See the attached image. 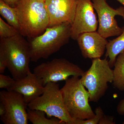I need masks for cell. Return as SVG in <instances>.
<instances>
[{
	"instance_id": "9",
	"label": "cell",
	"mask_w": 124,
	"mask_h": 124,
	"mask_svg": "<svg viewBox=\"0 0 124 124\" xmlns=\"http://www.w3.org/2000/svg\"><path fill=\"white\" fill-rule=\"evenodd\" d=\"M94 8L98 17V32L104 38L119 36L122 28L118 26L115 17L122 16L124 19V7L120 6L116 9L111 7L106 0H92Z\"/></svg>"
},
{
	"instance_id": "23",
	"label": "cell",
	"mask_w": 124,
	"mask_h": 124,
	"mask_svg": "<svg viewBox=\"0 0 124 124\" xmlns=\"http://www.w3.org/2000/svg\"><path fill=\"white\" fill-rule=\"evenodd\" d=\"M116 111L120 115H124V98L121 100L117 104Z\"/></svg>"
},
{
	"instance_id": "26",
	"label": "cell",
	"mask_w": 124,
	"mask_h": 124,
	"mask_svg": "<svg viewBox=\"0 0 124 124\" xmlns=\"http://www.w3.org/2000/svg\"><path fill=\"white\" fill-rule=\"evenodd\" d=\"M116 0L119 2L124 7V0Z\"/></svg>"
},
{
	"instance_id": "15",
	"label": "cell",
	"mask_w": 124,
	"mask_h": 124,
	"mask_svg": "<svg viewBox=\"0 0 124 124\" xmlns=\"http://www.w3.org/2000/svg\"><path fill=\"white\" fill-rule=\"evenodd\" d=\"M113 85L120 91H124V52L117 56L114 64Z\"/></svg>"
},
{
	"instance_id": "18",
	"label": "cell",
	"mask_w": 124,
	"mask_h": 124,
	"mask_svg": "<svg viewBox=\"0 0 124 124\" xmlns=\"http://www.w3.org/2000/svg\"><path fill=\"white\" fill-rule=\"evenodd\" d=\"M20 34L15 28L5 22L0 18V39H7Z\"/></svg>"
},
{
	"instance_id": "20",
	"label": "cell",
	"mask_w": 124,
	"mask_h": 124,
	"mask_svg": "<svg viewBox=\"0 0 124 124\" xmlns=\"http://www.w3.org/2000/svg\"><path fill=\"white\" fill-rule=\"evenodd\" d=\"M15 82V80L13 78L0 74V88L6 89L7 90H9Z\"/></svg>"
},
{
	"instance_id": "17",
	"label": "cell",
	"mask_w": 124,
	"mask_h": 124,
	"mask_svg": "<svg viewBox=\"0 0 124 124\" xmlns=\"http://www.w3.org/2000/svg\"><path fill=\"white\" fill-rule=\"evenodd\" d=\"M0 14L9 24L15 28L20 33L21 28L15 8L10 7L2 0H0Z\"/></svg>"
},
{
	"instance_id": "4",
	"label": "cell",
	"mask_w": 124,
	"mask_h": 124,
	"mask_svg": "<svg viewBox=\"0 0 124 124\" xmlns=\"http://www.w3.org/2000/svg\"><path fill=\"white\" fill-rule=\"evenodd\" d=\"M60 90L64 104L72 119H88L95 116L89 103L88 91L79 77L72 76L66 80Z\"/></svg>"
},
{
	"instance_id": "3",
	"label": "cell",
	"mask_w": 124,
	"mask_h": 124,
	"mask_svg": "<svg viewBox=\"0 0 124 124\" xmlns=\"http://www.w3.org/2000/svg\"><path fill=\"white\" fill-rule=\"evenodd\" d=\"M23 37L19 34L0 40V50L6 58L7 68L15 80L24 77L31 71L29 42Z\"/></svg>"
},
{
	"instance_id": "2",
	"label": "cell",
	"mask_w": 124,
	"mask_h": 124,
	"mask_svg": "<svg viewBox=\"0 0 124 124\" xmlns=\"http://www.w3.org/2000/svg\"><path fill=\"white\" fill-rule=\"evenodd\" d=\"M45 0H21L15 7L21 31L24 37L33 38L44 33L48 27L49 19Z\"/></svg>"
},
{
	"instance_id": "19",
	"label": "cell",
	"mask_w": 124,
	"mask_h": 124,
	"mask_svg": "<svg viewBox=\"0 0 124 124\" xmlns=\"http://www.w3.org/2000/svg\"><path fill=\"white\" fill-rule=\"evenodd\" d=\"M95 115L94 117L86 120H72L69 124H98L104 115L101 108L98 107L95 110Z\"/></svg>"
},
{
	"instance_id": "11",
	"label": "cell",
	"mask_w": 124,
	"mask_h": 124,
	"mask_svg": "<svg viewBox=\"0 0 124 124\" xmlns=\"http://www.w3.org/2000/svg\"><path fill=\"white\" fill-rule=\"evenodd\" d=\"M78 1V0H45L49 19V27L65 23L72 24Z\"/></svg>"
},
{
	"instance_id": "10",
	"label": "cell",
	"mask_w": 124,
	"mask_h": 124,
	"mask_svg": "<svg viewBox=\"0 0 124 124\" xmlns=\"http://www.w3.org/2000/svg\"><path fill=\"white\" fill-rule=\"evenodd\" d=\"M92 0H78L72 24L71 38L77 40L81 33L96 31L98 22Z\"/></svg>"
},
{
	"instance_id": "12",
	"label": "cell",
	"mask_w": 124,
	"mask_h": 124,
	"mask_svg": "<svg viewBox=\"0 0 124 124\" xmlns=\"http://www.w3.org/2000/svg\"><path fill=\"white\" fill-rule=\"evenodd\" d=\"M78 44L85 58H100L103 55L108 41L98 31L88 32L78 37Z\"/></svg>"
},
{
	"instance_id": "22",
	"label": "cell",
	"mask_w": 124,
	"mask_h": 124,
	"mask_svg": "<svg viewBox=\"0 0 124 124\" xmlns=\"http://www.w3.org/2000/svg\"><path fill=\"white\" fill-rule=\"evenodd\" d=\"M114 117L110 116H106L105 115L100 120L99 124H114Z\"/></svg>"
},
{
	"instance_id": "7",
	"label": "cell",
	"mask_w": 124,
	"mask_h": 124,
	"mask_svg": "<svg viewBox=\"0 0 124 124\" xmlns=\"http://www.w3.org/2000/svg\"><path fill=\"white\" fill-rule=\"evenodd\" d=\"M84 71L77 64L64 58H55L36 67L33 73L45 86L49 82L65 80L69 77H81Z\"/></svg>"
},
{
	"instance_id": "14",
	"label": "cell",
	"mask_w": 124,
	"mask_h": 124,
	"mask_svg": "<svg viewBox=\"0 0 124 124\" xmlns=\"http://www.w3.org/2000/svg\"><path fill=\"white\" fill-rule=\"evenodd\" d=\"M122 33L112 40H110L107 45L106 58L108 57L109 65L113 67L116 58L120 54L124 52V26L122 28Z\"/></svg>"
},
{
	"instance_id": "8",
	"label": "cell",
	"mask_w": 124,
	"mask_h": 124,
	"mask_svg": "<svg viewBox=\"0 0 124 124\" xmlns=\"http://www.w3.org/2000/svg\"><path fill=\"white\" fill-rule=\"evenodd\" d=\"M0 102L6 109L5 114L0 117L3 124H28V104L21 94L10 90L0 91Z\"/></svg>"
},
{
	"instance_id": "24",
	"label": "cell",
	"mask_w": 124,
	"mask_h": 124,
	"mask_svg": "<svg viewBox=\"0 0 124 124\" xmlns=\"http://www.w3.org/2000/svg\"><path fill=\"white\" fill-rule=\"evenodd\" d=\"M10 7L15 8L21 0H2Z\"/></svg>"
},
{
	"instance_id": "5",
	"label": "cell",
	"mask_w": 124,
	"mask_h": 124,
	"mask_svg": "<svg viewBox=\"0 0 124 124\" xmlns=\"http://www.w3.org/2000/svg\"><path fill=\"white\" fill-rule=\"evenodd\" d=\"M80 79L88 89L89 101L97 102L105 94L108 89V83L113 82V70L106 58L94 59L89 69L84 72Z\"/></svg>"
},
{
	"instance_id": "21",
	"label": "cell",
	"mask_w": 124,
	"mask_h": 124,
	"mask_svg": "<svg viewBox=\"0 0 124 124\" xmlns=\"http://www.w3.org/2000/svg\"><path fill=\"white\" fill-rule=\"evenodd\" d=\"M7 68L6 58L1 50H0V74H3Z\"/></svg>"
},
{
	"instance_id": "16",
	"label": "cell",
	"mask_w": 124,
	"mask_h": 124,
	"mask_svg": "<svg viewBox=\"0 0 124 124\" xmlns=\"http://www.w3.org/2000/svg\"><path fill=\"white\" fill-rule=\"evenodd\" d=\"M27 115L28 120L33 124H65L56 117L47 118L45 112L40 110H33L28 108Z\"/></svg>"
},
{
	"instance_id": "13",
	"label": "cell",
	"mask_w": 124,
	"mask_h": 124,
	"mask_svg": "<svg viewBox=\"0 0 124 124\" xmlns=\"http://www.w3.org/2000/svg\"><path fill=\"white\" fill-rule=\"evenodd\" d=\"M44 88L41 81L35 73L30 71L24 77L15 80L9 90L21 94L28 104L42 94Z\"/></svg>"
},
{
	"instance_id": "25",
	"label": "cell",
	"mask_w": 124,
	"mask_h": 124,
	"mask_svg": "<svg viewBox=\"0 0 124 124\" xmlns=\"http://www.w3.org/2000/svg\"><path fill=\"white\" fill-rule=\"evenodd\" d=\"M6 113V109L5 106L2 103L0 102V116L4 115Z\"/></svg>"
},
{
	"instance_id": "1",
	"label": "cell",
	"mask_w": 124,
	"mask_h": 124,
	"mask_svg": "<svg viewBox=\"0 0 124 124\" xmlns=\"http://www.w3.org/2000/svg\"><path fill=\"white\" fill-rule=\"evenodd\" d=\"M72 24L65 23L47 28L41 35L29 42L31 61L46 59L68 43L71 35Z\"/></svg>"
},
{
	"instance_id": "6",
	"label": "cell",
	"mask_w": 124,
	"mask_h": 124,
	"mask_svg": "<svg viewBox=\"0 0 124 124\" xmlns=\"http://www.w3.org/2000/svg\"><path fill=\"white\" fill-rule=\"evenodd\" d=\"M28 108L44 111L49 117H55L65 124L72 120L63 101L59 85L56 82H49L45 86L41 95L29 103Z\"/></svg>"
}]
</instances>
